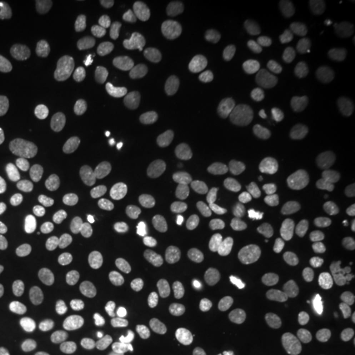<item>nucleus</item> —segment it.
Instances as JSON below:
<instances>
[{
    "label": "nucleus",
    "mask_w": 355,
    "mask_h": 355,
    "mask_svg": "<svg viewBox=\"0 0 355 355\" xmlns=\"http://www.w3.org/2000/svg\"><path fill=\"white\" fill-rule=\"evenodd\" d=\"M250 51L277 97H318L355 65V0H254Z\"/></svg>",
    "instance_id": "1"
},
{
    "label": "nucleus",
    "mask_w": 355,
    "mask_h": 355,
    "mask_svg": "<svg viewBox=\"0 0 355 355\" xmlns=\"http://www.w3.org/2000/svg\"><path fill=\"white\" fill-rule=\"evenodd\" d=\"M83 116V74L51 19L0 10V134H65Z\"/></svg>",
    "instance_id": "2"
},
{
    "label": "nucleus",
    "mask_w": 355,
    "mask_h": 355,
    "mask_svg": "<svg viewBox=\"0 0 355 355\" xmlns=\"http://www.w3.org/2000/svg\"><path fill=\"white\" fill-rule=\"evenodd\" d=\"M250 355H351V323L318 282H282L259 300Z\"/></svg>",
    "instance_id": "3"
},
{
    "label": "nucleus",
    "mask_w": 355,
    "mask_h": 355,
    "mask_svg": "<svg viewBox=\"0 0 355 355\" xmlns=\"http://www.w3.org/2000/svg\"><path fill=\"white\" fill-rule=\"evenodd\" d=\"M69 355H212L180 314L102 309L79 328Z\"/></svg>",
    "instance_id": "4"
}]
</instances>
